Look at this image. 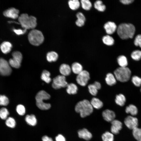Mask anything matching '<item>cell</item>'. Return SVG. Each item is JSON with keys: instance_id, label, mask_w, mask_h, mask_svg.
Wrapping results in <instances>:
<instances>
[{"instance_id": "1", "label": "cell", "mask_w": 141, "mask_h": 141, "mask_svg": "<svg viewBox=\"0 0 141 141\" xmlns=\"http://www.w3.org/2000/svg\"><path fill=\"white\" fill-rule=\"evenodd\" d=\"M117 29L118 34L123 39L132 38L135 31L134 26L130 23L121 24Z\"/></svg>"}, {"instance_id": "2", "label": "cell", "mask_w": 141, "mask_h": 141, "mask_svg": "<svg viewBox=\"0 0 141 141\" xmlns=\"http://www.w3.org/2000/svg\"><path fill=\"white\" fill-rule=\"evenodd\" d=\"M75 110L76 112L80 114L81 118H84L90 115L92 113L93 108L88 100L84 99L77 104Z\"/></svg>"}, {"instance_id": "3", "label": "cell", "mask_w": 141, "mask_h": 141, "mask_svg": "<svg viewBox=\"0 0 141 141\" xmlns=\"http://www.w3.org/2000/svg\"><path fill=\"white\" fill-rule=\"evenodd\" d=\"M18 19L22 27L24 29H33L37 25L36 18L33 16H29L27 14H21Z\"/></svg>"}, {"instance_id": "4", "label": "cell", "mask_w": 141, "mask_h": 141, "mask_svg": "<svg viewBox=\"0 0 141 141\" xmlns=\"http://www.w3.org/2000/svg\"><path fill=\"white\" fill-rule=\"evenodd\" d=\"M50 95L45 91L41 90L39 91L35 97L37 106L42 110H47L49 109L51 107L50 104L45 103L43 101L48 99L50 98Z\"/></svg>"}, {"instance_id": "5", "label": "cell", "mask_w": 141, "mask_h": 141, "mask_svg": "<svg viewBox=\"0 0 141 141\" xmlns=\"http://www.w3.org/2000/svg\"><path fill=\"white\" fill-rule=\"evenodd\" d=\"M114 75L117 80L122 82L128 81L130 79L131 72L128 67H120L114 72Z\"/></svg>"}, {"instance_id": "6", "label": "cell", "mask_w": 141, "mask_h": 141, "mask_svg": "<svg viewBox=\"0 0 141 141\" xmlns=\"http://www.w3.org/2000/svg\"><path fill=\"white\" fill-rule=\"evenodd\" d=\"M28 38L30 43L35 46L39 45L44 40V37L42 32L35 29L32 30L30 32Z\"/></svg>"}, {"instance_id": "7", "label": "cell", "mask_w": 141, "mask_h": 141, "mask_svg": "<svg viewBox=\"0 0 141 141\" xmlns=\"http://www.w3.org/2000/svg\"><path fill=\"white\" fill-rule=\"evenodd\" d=\"M68 84L65 76L58 75L53 79L52 86L53 88L57 89L67 87Z\"/></svg>"}, {"instance_id": "8", "label": "cell", "mask_w": 141, "mask_h": 141, "mask_svg": "<svg viewBox=\"0 0 141 141\" xmlns=\"http://www.w3.org/2000/svg\"><path fill=\"white\" fill-rule=\"evenodd\" d=\"M11 72L9 62L4 59L0 58V74L3 76H8L10 75Z\"/></svg>"}, {"instance_id": "9", "label": "cell", "mask_w": 141, "mask_h": 141, "mask_svg": "<svg viewBox=\"0 0 141 141\" xmlns=\"http://www.w3.org/2000/svg\"><path fill=\"white\" fill-rule=\"evenodd\" d=\"M90 79L89 73L86 70H83L77 75L76 78L77 83L82 86H85Z\"/></svg>"}, {"instance_id": "10", "label": "cell", "mask_w": 141, "mask_h": 141, "mask_svg": "<svg viewBox=\"0 0 141 141\" xmlns=\"http://www.w3.org/2000/svg\"><path fill=\"white\" fill-rule=\"evenodd\" d=\"M124 122L127 127L133 130L138 127V120L136 117L132 116H128L125 119Z\"/></svg>"}, {"instance_id": "11", "label": "cell", "mask_w": 141, "mask_h": 141, "mask_svg": "<svg viewBox=\"0 0 141 141\" xmlns=\"http://www.w3.org/2000/svg\"><path fill=\"white\" fill-rule=\"evenodd\" d=\"M111 131L113 134H118L122 127V124L121 122L117 120L114 119L111 122Z\"/></svg>"}, {"instance_id": "12", "label": "cell", "mask_w": 141, "mask_h": 141, "mask_svg": "<svg viewBox=\"0 0 141 141\" xmlns=\"http://www.w3.org/2000/svg\"><path fill=\"white\" fill-rule=\"evenodd\" d=\"M19 13V11L18 9L11 8L4 11L3 14L5 17L15 19L18 17Z\"/></svg>"}, {"instance_id": "13", "label": "cell", "mask_w": 141, "mask_h": 141, "mask_svg": "<svg viewBox=\"0 0 141 141\" xmlns=\"http://www.w3.org/2000/svg\"><path fill=\"white\" fill-rule=\"evenodd\" d=\"M102 115L104 119L107 121L111 122L115 118V114L112 110L106 109L102 113Z\"/></svg>"}, {"instance_id": "14", "label": "cell", "mask_w": 141, "mask_h": 141, "mask_svg": "<svg viewBox=\"0 0 141 141\" xmlns=\"http://www.w3.org/2000/svg\"><path fill=\"white\" fill-rule=\"evenodd\" d=\"M104 27L106 33L108 34H113L117 29L116 24L114 22L111 21H108L105 23Z\"/></svg>"}, {"instance_id": "15", "label": "cell", "mask_w": 141, "mask_h": 141, "mask_svg": "<svg viewBox=\"0 0 141 141\" xmlns=\"http://www.w3.org/2000/svg\"><path fill=\"white\" fill-rule=\"evenodd\" d=\"M79 137L87 141L90 140L92 137L91 133L86 129L83 128L78 131Z\"/></svg>"}, {"instance_id": "16", "label": "cell", "mask_w": 141, "mask_h": 141, "mask_svg": "<svg viewBox=\"0 0 141 141\" xmlns=\"http://www.w3.org/2000/svg\"><path fill=\"white\" fill-rule=\"evenodd\" d=\"M59 70L62 75L65 77L70 75L72 70L71 68L68 64H63L60 66Z\"/></svg>"}, {"instance_id": "17", "label": "cell", "mask_w": 141, "mask_h": 141, "mask_svg": "<svg viewBox=\"0 0 141 141\" xmlns=\"http://www.w3.org/2000/svg\"><path fill=\"white\" fill-rule=\"evenodd\" d=\"M11 44L8 42H3L1 45L0 48L2 52L4 54H7L10 51L12 48Z\"/></svg>"}, {"instance_id": "18", "label": "cell", "mask_w": 141, "mask_h": 141, "mask_svg": "<svg viewBox=\"0 0 141 141\" xmlns=\"http://www.w3.org/2000/svg\"><path fill=\"white\" fill-rule=\"evenodd\" d=\"M27 123L30 126H34L37 123V120L35 116L33 114L27 115L25 118Z\"/></svg>"}, {"instance_id": "19", "label": "cell", "mask_w": 141, "mask_h": 141, "mask_svg": "<svg viewBox=\"0 0 141 141\" xmlns=\"http://www.w3.org/2000/svg\"><path fill=\"white\" fill-rule=\"evenodd\" d=\"M116 80L114 75L112 73H109L106 75L105 81L108 85L111 86L115 84L116 82Z\"/></svg>"}, {"instance_id": "20", "label": "cell", "mask_w": 141, "mask_h": 141, "mask_svg": "<svg viewBox=\"0 0 141 141\" xmlns=\"http://www.w3.org/2000/svg\"><path fill=\"white\" fill-rule=\"evenodd\" d=\"M71 69L74 73L77 75L83 70L82 65L77 62H74L72 64Z\"/></svg>"}, {"instance_id": "21", "label": "cell", "mask_w": 141, "mask_h": 141, "mask_svg": "<svg viewBox=\"0 0 141 141\" xmlns=\"http://www.w3.org/2000/svg\"><path fill=\"white\" fill-rule=\"evenodd\" d=\"M90 102L93 107L97 109H101L103 105L102 102L98 98L95 97L93 98Z\"/></svg>"}, {"instance_id": "22", "label": "cell", "mask_w": 141, "mask_h": 141, "mask_svg": "<svg viewBox=\"0 0 141 141\" xmlns=\"http://www.w3.org/2000/svg\"><path fill=\"white\" fill-rule=\"evenodd\" d=\"M125 111L127 113L130 114L131 116H133L137 114L138 110L135 105L131 104L126 107Z\"/></svg>"}, {"instance_id": "23", "label": "cell", "mask_w": 141, "mask_h": 141, "mask_svg": "<svg viewBox=\"0 0 141 141\" xmlns=\"http://www.w3.org/2000/svg\"><path fill=\"white\" fill-rule=\"evenodd\" d=\"M67 87L66 91L68 94L74 95L77 93L78 88L75 84L73 83L68 84Z\"/></svg>"}, {"instance_id": "24", "label": "cell", "mask_w": 141, "mask_h": 141, "mask_svg": "<svg viewBox=\"0 0 141 141\" xmlns=\"http://www.w3.org/2000/svg\"><path fill=\"white\" fill-rule=\"evenodd\" d=\"M115 101L117 104L120 106H122L125 105V103L126 98L123 94H120L116 95Z\"/></svg>"}, {"instance_id": "25", "label": "cell", "mask_w": 141, "mask_h": 141, "mask_svg": "<svg viewBox=\"0 0 141 141\" xmlns=\"http://www.w3.org/2000/svg\"><path fill=\"white\" fill-rule=\"evenodd\" d=\"M58 55L54 51H51L48 52L46 55L47 61L50 62H55L57 59Z\"/></svg>"}, {"instance_id": "26", "label": "cell", "mask_w": 141, "mask_h": 141, "mask_svg": "<svg viewBox=\"0 0 141 141\" xmlns=\"http://www.w3.org/2000/svg\"><path fill=\"white\" fill-rule=\"evenodd\" d=\"M118 64L121 67H126L128 64V62L126 57L124 55L119 56L117 59Z\"/></svg>"}, {"instance_id": "27", "label": "cell", "mask_w": 141, "mask_h": 141, "mask_svg": "<svg viewBox=\"0 0 141 141\" xmlns=\"http://www.w3.org/2000/svg\"><path fill=\"white\" fill-rule=\"evenodd\" d=\"M50 74L49 72L46 70H44L41 74V79L47 83H50L51 79L50 77Z\"/></svg>"}, {"instance_id": "28", "label": "cell", "mask_w": 141, "mask_h": 141, "mask_svg": "<svg viewBox=\"0 0 141 141\" xmlns=\"http://www.w3.org/2000/svg\"><path fill=\"white\" fill-rule=\"evenodd\" d=\"M70 8L73 10L78 9L80 6V3L78 0H70L68 2Z\"/></svg>"}, {"instance_id": "29", "label": "cell", "mask_w": 141, "mask_h": 141, "mask_svg": "<svg viewBox=\"0 0 141 141\" xmlns=\"http://www.w3.org/2000/svg\"><path fill=\"white\" fill-rule=\"evenodd\" d=\"M102 40L103 43L107 45L111 46L114 43V39L112 37L108 35L103 36Z\"/></svg>"}, {"instance_id": "30", "label": "cell", "mask_w": 141, "mask_h": 141, "mask_svg": "<svg viewBox=\"0 0 141 141\" xmlns=\"http://www.w3.org/2000/svg\"><path fill=\"white\" fill-rule=\"evenodd\" d=\"M5 124L8 127L14 128L16 126V123L15 119L11 117H9L5 120Z\"/></svg>"}, {"instance_id": "31", "label": "cell", "mask_w": 141, "mask_h": 141, "mask_svg": "<svg viewBox=\"0 0 141 141\" xmlns=\"http://www.w3.org/2000/svg\"><path fill=\"white\" fill-rule=\"evenodd\" d=\"M94 7L98 11L101 12L104 11L106 9L105 5L101 0L96 1L94 3Z\"/></svg>"}, {"instance_id": "32", "label": "cell", "mask_w": 141, "mask_h": 141, "mask_svg": "<svg viewBox=\"0 0 141 141\" xmlns=\"http://www.w3.org/2000/svg\"><path fill=\"white\" fill-rule=\"evenodd\" d=\"M102 138L103 141H113L114 140L113 134L108 131L103 134Z\"/></svg>"}, {"instance_id": "33", "label": "cell", "mask_w": 141, "mask_h": 141, "mask_svg": "<svg viewBox=\"0 0 141 141\" xmlns=\"http://www.w3.org/2000/svg\"><path fill=\"white\" fill-rule=\"evenodd\" d=\"M132 134L134 138L138 141L141 140V128L137 127L132 130Z\"/></svg>"}, {"instance_id": "34", "label": "cell", "mask_w": 141, "mask_h": 141, "mask_svg": "<svg viewBox=\"0 0 141 141\" xmlns=\"http://www.w3.org/2000/svg\"><path fill=\"white\" fill-rule=\"evenodd\" d=\"M12 58L16 62L21 63L22 58L21 53L18 51H15L12 54Z\"/></svg>"}, {"instance_id": "35", "label": "cell", "mask_w": 141, "mask_h": 141, "mask_svg": "<svg viewBox=\"0 0 141 141\" xmlns=\"http://www.w3.org/2000/svg\"><path fill=\"white\" fill-rule=\"evenodd\" d=\"M81 4L82 8L86 10H90L92 6L91 2L89 0H81Z\"/></svg>"}, {"instance_id": "36", "label": "cell", "mask_w": 141, "mask_h": 141, "mask_svg": "<svg viewBox=\"0 0 141 141\" xmlns=\"http://www.w3.org/2000/svg\"><path fill=\"white\" fill-rule=\"evenodd\" d=\"M9 112L6 108H2L0 109V118L2 120H5L8 117Z\"/></svg>"}, {"instance_id": "37", "label": "cell", "mask_w": 141, "mask_h": 141, "mask_svg": "<svg viewBox=\"0 0 141 141\" xmlns=\"http://www.w3.org/2000/svg\"><path fill=\"white\" fill-rule=\"evenodd\" d=\"M132 58L136 61H139L141 58V51L136 50L133 51L131 54Z\"/></svg>"}, {"instance_id": "38", "label": "cell", "mask_w": 141, "mask_h": 141, "mask_svg": "<svg viewBox=\"0 0 141 141\" xmlns=\"http://www.w3.org/2000/svg\"><path fill=\"white\" fill-rule=\"evenodd\" d=\"M16 110L18 114L21 116L24 115L26 113V109L25 107L22 105L19 104L17 105Z\"/></svg>"}, {"instance_id": "39", "label": "cell", "mask_w": 141, "mask_h": 141, "mask_svg": "<svg viewBox=\"0 0 141 141\" xmlns=\"http://www.w3.org/2000/svg\"><path fill=\"white\" fill-rule=\"evenodd\" d=\"M88 87L89 92L91 95L95 96L97 94L98 90L93 84L89 85Z\"/></svg>"}, {"instance_id": "40", "label": "cell", "mask_w": 141, "mask_h": 141, "mask_svg": "<svg viewBox=\"0 0 141 141\" xmlns=\"http://www.w3.org/2000/svg\"><path fill=\"white\" fill-rule=\"evenodd\" d=\"M9 100L4 95H0V105L6 106L9 103Z\"/></svg>"}, {"instance_id": "41", "label": "cell", "mask_w": 141, "mask_h": 141, "mask_svg": "<svg viewBox=\"0 0 141 141\" xmlns=\"http://www.w3.org/2000/svg\"><path fill=\"white\" fill-rule=\"evenodd\" d=\"M132 81L136 86L139 87L141 85V78L137 76H134L132 78Z\"/></svg>"}, {"instance_id": "42", "label": "cell", "mask_w": 141, "mask_h": 141, "mask_svg": "<svg viewBox=\"0 0 141 141\" xmlns=\"http://www.w3.org/2000/svg\"><path fill=\"white\" fill-rule=\"evenodd\" d=\"M9 63L10 66L12 67L16 68H19L21 65L20 63L14 60L12 58L9 59Z\"/></svg>"}, {"instance_id": "43", "label": "cell", "mask_w": 141, "mask_h": 141, "mask_svg": "<svg viewBox=\"0 0 141 141\" xmlns=\"http://www.w3.org/2000/svg\"><path fill=\"white\" fill-rule=\"evenodd\" d=\"M134 43L136 46H139L141 48V34L137 36L134 39Z\"/></svg>"}, {"instance_id": "44", "label": "cell", "mask_w": 141, "mask_h": 141, "mask_svg": "<svg viewBox=\"0 0 141 141\" xmlns=\"http://www.w3.org/2000/svg\"><path fill=\"white\" fill-rule=\"evenodd\" d=\"M27 30L24 29V30L13 29V31L16 34L20 35L24 34L26 31Z\"/></svg>"}, {"instance_id": "45", "label": "cell", "mask_w": 141, "mask_h": 141, "mask_svg": "<svg viewBox=\"0 0 141 141\" xmlns=\"http://www.w3.org/2000/svg\"><path fill=\"white\" fill-rule=\"evenodd\" d=\"M55 140L56 141H66L64 137L61 134H58L55 137Z\"/></svg>"}, {"instance_id": "46", "label": "cell", "mask_w": 141, "mask_h": 141, "mask_svg": "<svg viewBox=\"0 0 141 141\" xmlns=\"http://www.w3.org/2000/svg\"><path fill=\"white\" fill-rule=\"evenodd\" d=\"M85 21L81 19H77L75 22V24L78 26L81 27L84 25Z\"/></svg>"}, {"instance_id": "47", "label": "cell", "mask_w": 141, "mask_h": 141, "mask_svg": "<svg viewBox=\"0 0 141 141\" xmlns=\"http://www.w3.org/2000/svg\"><path fill=\"white\" fill-rule=\"evenodd\" d=\"M77 19H80L85 21V18L83 14L81 12H78L76 14Z\"/></svg>"}, {"instance_id": "48", "label": "cell", "mask_w": 141, "mask_h": 141, "mask_svg": "<svg viewBox=\"0 0 141 141\" xmlns=\"http://www.w3.org/2000/svg\"><path fill=\"white\" fill-rule=\"evenodd\" d=\"M42 141H53L52 139L47 136H44L42 138Z\"/></svg>"}, {"instance_id": "49", "label": "cell", "mask_w": 141, "mask_h": 141, "mask_svg": "<svg viewBox=\"0 0 141 141\" xmlns=\"http://www.w3.org/2000/svg\"><path fill=\"white\" fill-rule=\"evenodd\" d=\"M133 0H121L120 1L122 3L125 4H128L132 3Z\"/></svg>"}, {"instance_id": "50", "label": "cell", "mask_w": 141, "mask_h": 141, "mask_svg": "<svg viewBox=\"0 0 141 141\" xmlns=\"http://www.w3.org/2000/svg\"><path fill=\"white\" fill-rule=\"evenodd\" d=\"M95 86L98 90L100 89L101 87V85L100 83L96 81L93 83Z\"/></svg>"}, {"instance_id": "51", "label": "cell", "mask_w": 141, "mask_h": 141, "mask_svg": "<svg viewBox=\"0 0 141 141\" xmlns=\"http://www.w3.org/2000/svg\"><path fill=\"white\" fill-rule=\"evenodd\" d=\"M139 141H141V140H139Z\"/></svg>"}, {"instance_id": "52", "label": "cell", "mask_w": 141, "mask_h": 141, "mask_svg": "<svg viewBox=\"0 0 141 141\" xmlns=\"http://www.w3.org/2000/svg\"></svg>"}]
</instances>
